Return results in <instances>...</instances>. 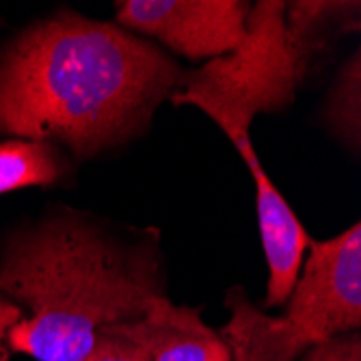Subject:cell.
<instances>
[{"label":"cell","instance_id":"obj_5","mask_svg":"<svg viewBox=\"0 0 361 361\" xmlns=\"http://www.w3.org/2000/svg\"><path fill=\"white\" fill-rule=\"evenodd\" d=\"M249 3L240 0H126L117 22L158 39L173 52L200 61L236 50L247 35Z\"/></svg>","mask_w":361,"mask_h":361},{"label":"cell","instance_id":"obj_1","mask_svg":"<svg viewBox=\"0 0 361 361\" xmlns=\"http://www.w3.org/2000/svg\"><path fill=\"white\" fill-rule=\"evenodd\" d=\"M182 80L158 46L61 11L0 54V133L89 158L139 137Z\"/></svg>","mask_w":361,"mask_h":361},{"label":"cell","instance_id":"obj_12","mask_svg":"<svg viewBox=\"0 0 361 361\" xmlns=\"http://www.w3.org/2000/svg\"><path fill=\"white\" fill-rule=\"evenodd\" d=\"M82 361H149V355L141 344L126 338L109 324L97 331L93 346Z\"/></svg>","mask_w":361,"mask_h":361},{"label":"cell","instance_id":"obj_3","mask_svg":"<svg viewBox=\"0 0 361 361\" xmlns=\"http://www.w3.org/2000/svg\"><path fill=\"white\" fill-rule=\"evenodd\" d=\"M314 56L288 32L286 3L262 0L249 9L243 44L184 76L171 102L208 115L245 160L255 154L249 137L253 117L288 109Z\"/></svg>","mask_w":361,"mask_h":361},{"label":"cell","instance_id":"obj_14","mask_svg":"<svg viewBox=\"0 0 361 361\" xmlns=\"http://www.w3.org/2000/svg\"><path fill=\"white\" fill-rule=\"evenodd\" d=\"M26 316V312L13 303L9 297H5L3 292H0V361H9V346H7V336H9V329Z\"/></svg>","mask_w":361,"mask_h":361},{"label":"cell","instance_id":"obj_7","mask_svg":"<svg viewBox=\"0 0 361 361\" xmlns=\"http://www.w3.org/2000/svg\"><path fill=\"white\" fill-rule=\"evenodd\" d=\"M255 184V208L262 247H264L269 264V288L267 307L283 305L297 283L303 267V255L310 247V236L299 216L292 212L281 190L273 184L269 173L262 167L257 154L245 158Z\"/></svg>","mask_w":361,"mask_h":361},{"label":"cell","instance_id":"obj_2","mask_svg":"<svg viewBox=\"0 0 361 361\" xmlns=\"http://www.w3.org/2000/svg\"><path fill=\"white\" fill-rule=\"evenodd\" d=\"M162 290L156 238L126 245L78 216L48 219L3 249L0 292L28 310L7 346L37 361H82L102 326L141 318Z\"/></svg>","mask_w":361,"mask_h":361},{"label":"cell","instance_id":"obj_13","mask_svg":"<svg viewBox=\"0 0 361 361\" xmlns=\"http://www.w3.org/2000/svg\"><path fill=\"white\" fill-rule=\"evenodd\" d=\"M297 361H361V336L359 331L338 336L329 342L307 348Z\"/></svg>","mask_w":361,"mask_h":361},{"label":"cell","instance_id":"obj_9","mask_svg":"<svg viewBox=\"0 0 361 361\" xmlns=\"http://www.w3.org/2000/svg\"><path fill=\"white\" fill-rule=\"evenodd\" d=\"M65 173L68 160L50 143L18 139L0 145V195L26 186H50Z\"/></svg>","mask_w":361,"mask_h":361},{"label":"cell","instance_id":"obj_11","mask_svg":"<svg viewBox=\"0 0 361 361\" xmlns=\"http://www.w3.org/2000/svg\"><path fill=\"white\" fill-rule=\"evenodd\" d=\"M359 87H361V61L359 50L338 74L336 85L329 91V102L324 119L331 133L346 143V147L359 149L361 143V117H359Z\"/></svg>","mask_w":361,"mask_h":361},{"label":"cell","instance_id":"obj_6","mask_svg":"<svg viewBox=\"0 0 361 361\" xmlns=\"http://www.w3.org/2000/svg\"><path fill=\"white\" fill-rule=\"evenodd\" d=\"M111 326L141 344L149 361H232L227 342L200 310L173 305L167 297L152 299L141 318Z\"/></svg>","mask_w":361,"mask_h":361},{"label":"cell","instance_id":"obj_4","mask_svg":"<svg viewBox=\"0 0 361 361\" xmlns=\"http://www.w3.org/2000/svg\"><path fill=\"white\" fill-rule=\"evenodd\" d=\"M307 251L283 316L303 350L359 329L361 225L331 240H310Z\"/></svg>","mask_w":361,"mask_h":361},{"label":"cell","instance_id":"obj_10","mask_svg":"<svg viewBox=\"0 0 361 361\" xmlns=\"http://www.w3.org/2000/svg\"><path fill=\"white\" fill-rule=\"evenodd\" d=\"M286 28L316 54L336 32L359 28V3H286Z\"/></svg>","mask_w":361,"mask_h":361},{"label":"cell","instance_id":"obj_8","mask_svg":"<svg viewBox=\"0 0 361 361\" xmlns=\"http://www.w3.org/2000/svg\"><path fill=\"white\" fill-rule=\"evenodd\" d=\"M229 320L219 331L232 350V361H297L305 350L283 318L257 310L243 288L227 292Z\"/></svg>","mask_w":361,"mask_h":361}]
</instances>
